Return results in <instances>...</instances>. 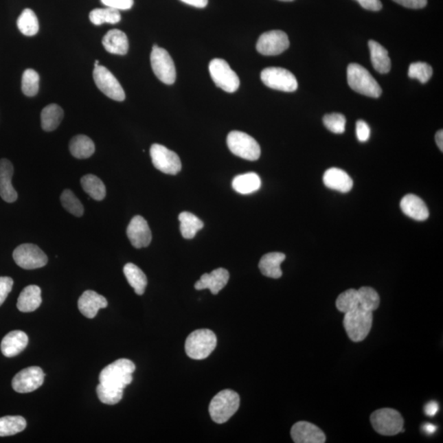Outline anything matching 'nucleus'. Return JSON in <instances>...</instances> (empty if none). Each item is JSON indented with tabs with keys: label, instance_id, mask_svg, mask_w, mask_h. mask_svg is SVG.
Returning <instances> with one entry per match:
<instances>
[{
	"label": "nucleus",
	"instance_id": "obj_1",
	"mask_svg": "<svg viewBox=\"0 0 443 443\" xmlns=\"http://www.w3.org/2000/svg\"><path fill=\"white\" fill-rule=\"evenodd\" d=\"M136 365L128 359H120L105 367L100 374V383L103 385L124 390L133 382Z\"/></svg>",
	"mask_w": 443,
	"mask_h": 443
},
{
	"label": "nucleus",
	"instance_id": "obj_2",
	"mask_svg": "<svg viewBox=\"0 0 443 443\" xmlns=\"http://www.w3.org/2000/svg\"><path fill=\"white\" fill-rule=\"evenodd\" d=\"M217 345V337L209 329H198L188 337L185 350L193 360H204L209 356Z\"/></svg>",
	"mask_w": 443,
	"mask_h": 443
},
{
	"label": "nucleus",
	"instance_id": "obj_3",
	"mask_svg": "<svg viewBox=\"0 0 443 443\" xmlns=\"http://www.w3.org/2000/svg\"><path fill=\"white\" fill-rule=\"evenodd\" d=\"M348 82L353 91L372 98H378L382 95L381 87L378 85L370 71L358 63H351L348 67Z\"/></svg>",
	"mask_w": 443,
	"mask_h": 443
},
{
	"label": "nucleus",
	"instance_id": "obj_4",
	"mask_svg": "<svg viewBox=\"0 0 443 443\" xmlns=\"http://www.w3.org/2000/svg\"><path fill=\"white\" fill-rule=\"evenodd\" d=\"M343 325L350 339L354 343L364 341L372 328L373 312L358 307L345 314Z\"/></svg>",
	"mask_w": 443,
	"mask_h": 443
},
{
	"label": "nucleus",
	"instance_id": "obj_5",
	"mask_svg": "<svg viewBox=\"0 0 443 443\" xmlns=\"http://www.w3.org/2000/svg\"><path fill=\"white\" fill-rule=\"evenodd\" d=\"M239 407V395L233 390H223L211 400L209 407L211 419L217 424L226 423L238 411Z\"/></svg>",
	"mask_w": 443,
	"mask_h": 443
},
{
	"label": "nucleus",
	"instance_id": "obj_6",
	"mask_svg": "<svg viewBox=\"0 0 443 443\" xmlns=\"http://www.w3.org/2000/svg\"><path fill=\"white\" fill-rule=\"evenodd\" d=\"M227 144L231 153L240 158L250 161H255L260 158V146L250 135L234 130L227 135Z\"/></svg>",
	"mask_w": 443,
	"mask_h": 443
},
{
	"label": "nucleus",
	"instance_id": "obj_7",
	"mask_svg": "<svg viewBox=\"0 0 443 443\" xmlns=\"http://www.w3.org/2000/svg\"><path fill=\"white\" fill-rule=\"evenodd\" d=\"M373 428L379 434L394 436L402 432L404 420L398 411L391 408H383L374 411L370 416Z\"/></svg>",
	"mask_w": 443,
	"mask_h": 443
},
{
	"label": "nucleus",
	"instance_id": "obj_8",
	"mask_svg": "<svg viewBox=\"0 0 443 443\" xmlns=\"http://www.w3.org/2000/svg\"><path fill=\"white\" fill-rule=\"evenodd\" d=\"M152 69L159 81L172 85L176 81L177 73L174 60L166 49L153 46L150 54Z\"/></svg>",
	"mask_w": 443,
	"mask_h": 443
},
{
	"label": "nucleus",
	"instance_id": "obj_9",
	"mask_svg": "<svg viewBox=\"0 0 443 443\" xmlns=\"http://www.w3.org/2000/svg\"><path fill=\"white\" fill-rule=\"evenodd\" d=\"M209 70L211 78L218 87L229 93H234L238 90L240 86L238 76L231 69L225 59H213L209 63Z\"/></svg>",
	"mask_w": 443,
	"mask_h": 443
},
{
	"label": "nucleus",
	"instance_id": "obj_10",
	"mask_svg": "<svg viewBox=\"0 0 443 443\" xmlns=\"http://www.w3.org/2000/svg\"><path fill=\"white\" fill-rule=\"evenodd\" d=\"M260 78L266 87L273 90L285 92L297 90V78L290 71L282 67H267L261 71Z\"/></svg>",
	"mask_w": 443,
	"mask_h": 443
},
{
	"label": "nucleus",
	"instance_id": "obj_11",
	"mask_svg": "<svg viewBox=\"0 0 443 443\" xmlns=\"http://www.w3.org/2000/svg\"><path fill=\"white\" fill-rule=\"evenodd\" d=\"M93 78L97 87L105 95L113 100L124 101L126 98L124 88L117 81L115 76L104 66L95 67Z\"/></svg>",
	"mask_w": 443,
	"mask_h": 443
},
{
	"label": "nucleus",
	"instance_id": "obj_12",
	"mask_svg": "<svg viewBox=\"0 0 443 443\" xmlns=\"http://www.w3.org/2000/svg\"><path fill=\"white\" fill-rule=\"evenodd\" d=\"M150 157L154 166L163 174L176 175L181 170V163L175 152L159 144L150 147Z\"/></svg>",
	"mask_w": 443,
	"mask_h": 443
},
{
	"label": "nucleus",
	"instance_id": "obj_13",
	"mask_svg": "<svg viewBox=\"0 0 443 443\" xmlns=\"http://www.w3.org/2000/svg\"><path fill=\"white\" fill-rule=\"evenodd\" d=\"M14 260L19 267L24 269H36L48 263V257L39 247L33 244H23L14 251Z\"/></svg>",
	"mask_w": 443,
	"mask_h": 443
},
{
	"label": "nucleus",
	"instance_id": "obj_14",
	"mask_svg": "<svg viewBox=\"0 0 443 443\" xmlns=\"http://www.w3.org/2000/svg\"><path fill=\"white\" fill-rule=\"evenodd\" d=\"M290 42L284 32L274 30L262 34L256 44V49L265 56H280L289 48Z\"/></svg>",
	"mask_w": 443,
	"mask_h": 443
},
{
	"label": "nucleus",
	"instance_id": "obj_15",
	"mask_svg": "<svg viewBox=\"0 0 443 443\" xmlns=\"http://www.w3.org/2000/svg\"><path fill=\"white\" fill-rule=\"evenodd\" d=\"M44 378L45 374L40 367H28L15 375L12 387L19 394H28L43 385Z\"/></svg>",
	"mask_w": 443,
	"mask_h": 443
},
{
	"label": "nucleus",
	"instance_id": "obj_16",
	"mask_svg": "<svg viewBox=\"0 0 443 443\" xmlns=\"http://www.w3.org/2000/svg\"><path fill=\"white\" fill-rule=\"evenodd\" d=\"M126 235L135 248H144L151 242L152 234L146 219L140 215L135 216L130 220Z\"/></svg>",
	"mask_w": 443,
	"mask_h": 443
},
{
	"label": "nucleus",
	"instance_id": "obj_17",
	"mask_svg": "<svg viewBox=\"0 0 443 443\" xmlns=\"http://www.w3.org/2000/svg\"><path fill=\"white\" fill-rule=\"evenodd\" d=\"M291 436L295 443H323L326 441L322 430L306 421L295 423L291 430Z\"/></svg>",
	"mask_w": 443,
	"mask_h": 443
},
{
	"label": "nucleus",
	"instance_id": "obj_18",
	"mask_svg": "<svg viewBox=\"0 0 443 443\" xmlns=\"http://www.w3.org/2000/svg\"><path fill=\"white\" fill-rule=\"evenodd\" d=\"M229 277V273L227 269L223 268L214 269L210 273L203 274L201 280L196 282L195 288L199 291L209 289L211 293L217 295L225 288Z\"/></svg>",
	"mask_w": 443,
	"mask_h": 443
},
{
	"label": "nucleus",
	"instance_id": "obj_19",
	"mask_svg": "<svg viewBox=\"0 0 443 443\" xmlns=\"http://www.w3.org/2000/svg\"><path fill=\"white\" fill-rule=\"evenodd\" d=\"M14 166L10 160H0V196L8 203H14L18 200V193L12 185Z\"/></svg>",
	"mask_w": 443,
	"mask_h": 443
},
{
	"label": "nucleus",
	"instance_id": "obj_20",
	"mask_svg": "<svg viewBox=\"0 0 443 443\" xmlns=\"http://www.w3.org/2000/svg\"><path fill=\"white\" fill-rule=\"evenodd\" d=\"M108 302L94 291L88 290L78 299V309L87 318H95L100 309L107 307Z\"/></svg>",
	"mask_w": 443,
	"mask_h": 443
},
{
	"label": "nucleus",
	"instance_id": "obj_21",
	"mask_svg": "<svg viewBox=\"0 0 443 443\" xmlns=\"http://www.w3.org/2000/svg\"><path fill=\"white\" fill-rule=\"evenodd\" d=\"M400 209L402 212L417 221H424L429 216L427 205L419 196L409 194L400 201Z\"/></svg>",
	"mask_w": 443,
	"mask_h": 443
},
{
	"label": "nucleus",
	"instance_id": "obj_22",
	"mask_svg": "<svg viewBox=\"0 0 443 443\" xmlns=\"http://www.w3.org/2000/svg\"><path fill=\"white\" fill-rule=\"evenodd\" d=\"M28 337L23 331H12L3 337L1 352L4 356L14 357L23 352L28 344Z\"/></svg>",
	"mask_w": 443,
	"mask_h": 443
},
{
	"label": "nucleus",
	"instance_id": "obj_23",
	"mask_svg": "<svg viewBox=\"0 0 443 443\" xmlns=\"http://www.w3.org/2000/svg\"><path fill=\"white\" fill-rule=\"evenodd\" d=\"M323 183L329 189L347 193L352 189L353 181L347 172L339 168H329L323 177Z\"/></svg>",
	"mask_w": 443,
	"mask_h": 443
},
{
	"label": "nucleus",
	"instance_id": "obj_24",
	"mask_svg": "<svg viewBox=\"0 0 443 443\" xmlns=\"http://www.w3.org/2000/svg\"><path fill=\"white\" fill-rule=\"evenodd\" d=\"M102 44L109 53L125 56L128 52L129 42L128 36L120 30L113 29L105 35Z\"/></svg>",
	"mask_w": 443,
	"mask_h": 443
},
{
	"label": "nucleus",
	"instance_id": "obj_25",
	"mask_svg": "<svg viewBox=\"0 0 443 443\" xmlns=\"http://www.w3.org/2000/svg\"><path fill=\"white\" fill-rule=\"evenodd\" d=\"M41 289L36 285H30L23 290L18 299L16 307L23 313L35 311L41 305Z\"/></svg>",
	"mask_w": 443,
	"mask_h": 443
},
{
	"label": "nucleus",
	"instance_id": "obj_26",
	"mask_svg": "<svg viewBox=\"0 0 443 443\" xmlns=\"http://www.w3.org/2000/svg\"><path fill=\"white\" fill-rule=\"evenodd\" d=\"M285 259L286 255L280 252H272L264 255L259 264L260 272L268 277H281L282 275L281 264Z\"/></svg>",
	"mask_w": 443,
	"mask_h": 443
},
{
	"label": "nucleus",
	"instance_id": "obj_27",
	"mask_svg": "<svg viewBox=\"0 0 443 443\" xmlns=\"http://www.w3.org/2000/svg\"><path fill=\"white\" fill-rule=\"evenodd\" d=\"M369 48L371 62H372L374 69L382 74L389 73L391 63V59L388 56L387 50L374 41H369Z\"/></svg>",
	"mask_w": 443,
	"mask_h": 443
},
{
	"label": "nucleus",
	"instance_id": "obj_28",
	"mask_svg": "<svg viewBox=\"0 0 443 443\" xmlns=\"http://www.w3.org/2000/svg\"><path fill=\"white\" fill-rule=\"evenodd\" d=\"M260 187V177L255 172H248V174L236 176L233 181L234 191L242 194V195L254 193L258 191Z\"/></svg>",
	"mask_w": 443,
	"mask_h": 443
},
{
	"label": "nucleus",
	"instance_id": "obj_29",
	"mask_svg": "<svg viewBox=\"0 0 443 443\" xmlns=\"http://www.w3.org/2000/svg\"><path fill=\"white\" fill-rule=\"evenodd\" d=\"M69 150L73 157L84 159L90 158L95 153V146L90 137L85 135H78L71 139Z\"/></svg>",
	"mask_w": 443,
	"mask_h": 443
},
{
	"label": "nucleus",
	"instance_id": "obj_30",
	"mask_svg": "<svg viewBox=\"0 0 443 443\" xmlns=\"http://www.w3.org/2000/svg\"><path fill=\"white\" fill-rule=\"evenodd\" d=\"M124 273L128 284L134 289L135 293L139 295L144 294L148 284L147 277L144 272L137 265L128 263L124 266Z\"/></svg>",
	"mask_w": 443,
	"mask_h": 443
},
{
	"label": "nucleus",
	"instance_id": "obj_31",
	"mask_svg": "<svg viewBox=\"0 0 443 443\" xmlns=\"http://www.w3.org/2000/svg\"><path fill=\"white\" fill-rule=\"evenodd\" d=\"M41 126L45 132H53L60 125L63 118V109L56 104L47 105L41 112Z\"/></svg>",
	"mask_w": 443,
	"mask_h": 443
},
{
	"label": "nucleus",
	"instance_id": "obj_32",
	"mask_svg": "<svg viewBox=\"0 0 443 443\" xmlns=\"http://www.w3.org/2000/svg\"><path fill=\"white\" fill-rule=\"evenodd\" d=\"M180 231L185 239L195 238L197 231L203 229L204 223L201 219L189 212L179 214Z\"/></svg>",
	"mask_w": 443,
	"mask_h": 443
},
{
	"label": "nucleus",
	"instance_id": "obj_33",
	"mask_svg": "<svg viewBox=\"0 0 443 443\" xmlns=\"http://www.w3.org/2000/svg\"><path fill=\"white\" fill-rule=\"evenodd\" d=\"M82 187L92 199L103 201L106 196V188L98 177L92 174L84 176L81 179Z\"/></svg>",
	"mask_w": 443,
	"mask_h": 443
},
{
	"label": "nucleus",
	"instance_id": "obj_34",
	"mask_svg": "<svg viewBox=\"0 0 443 443\" xmlns=\"http://www.w3.org/2000/svg\"><path fill=\"white\" fill-rule=\"evenodd\" d=\"M27 427V421L23 417L4 416L0 418V437L15 435L23 432Z\"/></svg>",
	"mask_w": 443,
	"mask_h": 443
},
{
	"label": "nucleus",
	"instance_id": "obj_35",
	"mask_svg": "<svg viewBox=\"0 0 443 443\" xmlns=\"http://www.w3.org/2000/svg\"><path fill=\"white\" fill-rule=\"evenodd\" d=\"M16 25L19 31L27 36H33L39 32V22L37 16L32 10L26 8L19 16Z\"/></svg>",
	"mask_w": 443,
	"mask_h": 443
},
{
	"label": "nucleus",
	"instance_id": "obj_36",
	"mask_svg": "<svg viewBox=\"0 0 443 443\" xmlns=\"http://www.w3.org/2000/svg\"><path fill=\"white\" fill-rule=\"evenodd\" d=\"M91 22L95 26H100L104 23L116 24L121 21L120 10L115 8H95L90 14Z\"/></svg>",
	"mask_w": 443,
	"mask_h": 443
},
{
	"label": "nucleus",
	"instance_id": "obj_37",
	"mask_svg": "<svg viewBox=\"0 0 443 443\" xmlns=\"http://www.w3.org/2000/svg\"><path fill=\"white\" fill-rule=\"evenodd\" d=\"M336 306L341 313L345 314L348 312L356 309L360 306V299H359L358 290L348 289L339 295L336 302Z\"/></svg>",
	"mask_w": 443,
	"mask_h": 443
},
{
	"label": "nucleus",
	"instance_id": "obj_38",
	"mask_svg": "<svg viewBox=\"0 0 443 443\" xmlns=\"http://www.w3.org/2000/svg\"><path fill=\"white\" fill-rule=\"evenodd\" d=\"M359 299H360V306L365 310L374 312L380 305V297L372 288L363 286L358 290Z\"/></svg>",
	"mask_w": 443,
	"mask_h": 443
},
{
	"label": "nucleus",
	"instance_id": "obj_39",
	"mask_svg": "<svg viewBox=\"0 0 443 443\" xmlns=\"http://www.w3.org/2000/svg\"><path fill=\"white\" fill-rule=\"evenodd\" d=\"M40 87V76L35 70L29 69L24 71L22 78V91L25 95H37Z\"/></svg>",
	"mask_w": 443,
	"mask_h": 443
},
{
	"label": "nucleus",
	"instance_id": "obj_40",
	"mask_svg": "<svg viewBox=\"0 0 443 443\" xmlns=\"http://www.w3.org/2000/svg\"><path fill=\"white\" fill-rule=\"evenodd\" d=\"M61 204L67 212L74 215L76 217H82L84 214V207L78 198L74 195L71 190H65L62 193Z\"/></svg>",
	"mask_w": 443,
	"mask_h": 443
},
{
	"label": "nucleus",
	"instance_id": "obj_41",
	"mask_svg": "<svg viewBox=\"0 0 443 443\" xmlns=\"http://www.w3.org/2000/svg\"><path fill=\"white\" fill-rule=\"evenodd\" d=\"M96 392L101 402L111 406L120 402L124 396V390L106 387L101 383L97 386Z\"/></svg>",
	"mask_w": 443,
	"mask_h": 443
},
{
	"label": "nucleus",
	"instance_id": "obj_42",
	"mask_svg": "<svg viewBox=\"0 0 443 443\" xmlns=\"http://www.w3.org/2000/svg\"><path fill=\"white\" fill-rule=\"evenodd\" d=\"M408 76L419 80L421 83L428 82L433 76L432 67L423 62L413 63L409 67Z\"/></svg>",
	"mask_w": 443,
	"mask_h": 443
},
{
	"label": "nucleus",
	"instance_id": "obj_43",
	"mask_svg": "<svg viewBox=\"0 0 443 443\" xmlns=\"http://www.w3.org/2000/svg\"><path fill=\"white\" fill-rule=\"evenodd\" d=\"M323 124L330 132L341 134L345 132L347 120L343 115L333 113L323 117Z\"/></svg>",
	"mask_w": 443,
	"mask_h": 443
},
{
	"label": "nucleus",
	"instance_id": "obj_44",
	"mask_svg": "<svg viewBox=\"0 0 443 443\" xmlns=\"http://www.w3.org/2000/svg\"><path fill=\"white\" fill-rule=\"evenodd\" d=\"M14 280L10 277H0V306L3 305L11 293Z\"/></svg>",
	"mask_w": 443,
	"mask_h": 443
},
{
	"label": "nucleus",
	"instance_id": "obj_45",
	"mask_svg": "<svg viewBox=\"0 0 443 443\" xmlns=\"http://www.w3.org/2000/svg\"><path fill=\"white\" fill-rule=\"evenodd\" d=\"M105 6L117 10H128L133 6L134 0H101Z\"/></svg>",
	"mask_w": 443,
	"mask_h": 443
},
{
	"label": "nucleus",
	"instance_id": "obj_46",
	"mask_svg": "<svg viewBox=\"0 0 443 443\" xmlns=\"http://www.w3.org/2000/svg\"><path fill=\"white\" fill-rule=\"evenodd\" d=\"M356 137L361 142H366L370 137V128L365 121L359 120L356 122Z\"/></svg>",
	"mask_w": 443,
	"mask_h": 443
},
{
	"label": "nucleus",
	"instance_id": "obj_47",
	"mask_svg": "<svg viewBox=\"0 0 443 443\" xmlns=\"http://www.w3.org/2000/svg\"><path fill=\"white\" fill-rule=\"evenodd\" d=\"M396 3L408 8H423L427 5L428 0H394Z\"/></svg>",
	"mask_w": 443,
	"mask_h": 443
},
{
	"label": "nucleus",
	"instance_id": "obj_48",
	"mask_svg": "<svg viewBox=\"0 0 443 443\" xmlns=\"http://www.w3.org/2000/svg\"><path fill=\"white\" fill-rule=\"evenodd\" d=\"M356 1L367 10L379 11L383 8L380 0H356Z\"/></svg>",
	"mask_w": 443,
	"mask_h": 443
},
{
	"label": "nucleus",
	"instance_id": "obj_49",
	"mask_svg": "<svg viewBox=\"0 0 443 443\" xmlns=\"http://www.w3.org/2000/svg\"><path fill=\"white\" fill-rule=\"evenodd\" d=\"M438 411H440V406H438V402H434V400L426 405V407H425L426 416H435Z\"/></svg>",
	"mask_w": 443,
	"mask_h": 443
},
{
	"label": "nucleus",
	"instance_id": "obj_50",
	"mask_svg": "<svg viewBox=\"0 0 443 443\" xmlns=\"http://www.w3.org/2000/svg\"><path fill=\"white\" fill-rule=\"evenodd\" d=\"M181 1L199 8H205L208 4V0H181Z\"/></svg>",
	"mask_w": 443,
	"mask_h": 443
},
{
	"label": "nucleus",
	"instance_id": "obj_51",
	"mask_svg": "<svg viewBox=\"0 0 443 443\" xmlns=\"http://www.w3.org/2000/svg\"><path fill=\"white\" fill-rule=\"evenodd\" d=\"M436 142L438 148L440 150L443 151V132L442 130H438L436 134Z\"/></svg>",
	"mask_w": 443,
	"mask_h": 443
},
{
	"label": "nucleus",
	"instance_id": "obj_52",
	"mask_svg": "<svg viewBox=\"0 0 443 443\" xmlns=\"http://www.w3.org/2000/svg\"><path fill=\"white\" fill-rule=\"evenodd\" d=\"M425 432L428 434H433L436 431V426L432 424H426L424 427Z\"/></svg>",
	"mask_w": 443,
	"mask_h": 443
},
{
	"label": "nucleus",
	"instance_id": "obj_53",
	"mask_svg": "<svg viewBox=\"0 0 443 443\" xmlns=\"http://www.w3.org/2000/svg\"><path fill=\"white\" fill-rule=\"evenodd\" d=\"M99 65H100V61H99V60H96V61L95 62V67H97V66H99Z\"/></svg>",
	"mask_w": 443,
	"mask_h": 443
},
{
	"label": "nucleus",
	"instance_id": "obj_54",
	"mask_svg": "<svg viewBox=\"0 0 443 443\" xmlns=\"http://www.w3.org/2000/svg\"><path fill=\"white\" fill-rule=\"evenodd\" d=\"M280 1L291 2V1H293V0H280Z\"/></svg>",
	"mask_w": 443,
	"mask_h": 443
}]
</instances>
